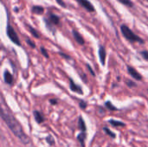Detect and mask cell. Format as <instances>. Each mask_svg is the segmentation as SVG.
<instances>
[{"label": "cell", "mask_w": 148, "mask_h": 147, "mask_svg": "<svg viewBox=\"0 0 148 147\" xmlns=\"http://www.w3.org/2000/svg\"><path fill=\"white\" fill-rule=\"evenodd\" d=\"M1 118L5 122L7 126L10 128L11 133L23 144L28 145L29 143V139L28 135L23 131L22 125L19 121L12 115V113L7 110H5L3 107H1Z\"/></svg>", "instance_id": "obj_1"}, {"label": "cell", "mask_w": 148, "mask_h": 147, "mask_svg": "<svg viewBox=\"0 0 148 147\" xmlns=\"http://www.w3.org/2000/svg\"><path fill=\"white\" fill-rule=\"evenodd\" d=\"M121 31L123 35V36L129 41L130 42H140L141 44L144 43V40L142 38H140V36H138L126 24H122L121 26Z\"/></svg>", "instance_id": "obj_2"}, {"label": "cell", "mask_w": 148, "mask_h": 147, "mask_svg": "<svg viewBox=\"0 0 148 147\" xmlns=\"http://www.w3.org/2000/svg\"><path fill=\"white\" fill-rule=\"evenodd\" d=\"M6 33H7V36L9 37V39L16 45L17 46H21V42H20V39L16 34V32L15 31L14 28L10 24L8 23L7 24V28H6Z\"/></svg>", "instance_id": "obj_3"}, {"label": "cell", "mask_w": 148, "mask_h": 147, "mask_svg": "<svg viewBox=\"0 0 148 147\" xmlns=\"http://www.w3.org/2000/svg\"><path fill=\"white\" fill-rule=\"evenodd\" d=\"M76 1H77V3H78L82 7H83L84 9H86L88 11H89V12H94V11L95 10L94 5H93L88 0H76Z\"/></svg>", "instance_id": "obj_4"}, {"label": "cell", "mask_w": 148, "mask_h": 147, "mask_svg": "<svg viewBox=\"0 0 148 147\" xmlns=\"http://www.w3.org/2000/svg\"><path fill=\"white\" fill-rule=\"evenodd\" d=\"M98 55H99V59H100L101 65L104 66L106 64V57H107V52H106V49L104 46H102V45L99 46Z\"/></svg>", "instance_id": "obj_5"}, {"label": "cell", "mask_w": 148, "mask_h": 147, "mask_svg": "<svg viewBox=\"0 0 148 147\" xmlns=\"http://www.w3.org/2000/svg\"><path fill=\"white\" fill-rule=\"evenodd\" d=\"M127 71H128V74L135 80L137 81H141L142 80V75L132 66H127Z\"/></svg>", "instance_id": "obj_6"}, {"label": "cell", "mask_w": 148, "mask_h": 147, "mask_svg": "<svg viewBox=\"0 0 148 147\" xmlns=\"http://www.w3.org/2000/svg\"><path fill=\"white\" fill-rule=\"evenodd\" d=\"M69 88L72 92H75V93H77L79 94H83V91H82V87H80L79 85L75 84V81L69 78Z\"/></svg>", "instance_id": "obj_7"}, {"label": "cell", "mask_w": 148, "mask_h": 147, "mask_svg": "<svg viewBox=\"0 0 148 147\" xmlns=\"http://www.w3.org/2000/svg\"><path fill=\"white\" fill-rule=\"evenodd\" d=\"M72 33H73V36H74L75 40L76 41V42H77L78 44H80V45H84V44H85V40H84V38L82 37V36L77 30L74 29V30L72 31Z\"/></svg>", "instance_id": "obj_8"}, {"label": "cell", "mask_w": 148, "mask_h": 147, "mask_svg": "<svg viewBox=\"0 0 148 147\" xmlns=\"http://www.w3.org/2000/svg\"><path fill=\"white\" fill-rule=\"evenodd\" d=\"M33 115H34V118H35V120L36 121V123L42 124V122H44L45 119H44V117H43V115H42V113L41 112H39L37 110H35L33 112Z\"/></svg>", "instance_id": "obj_9"}, {"label": "cell", "mask_w": 148, "mask_h": 147, "mask_svg": "<svg viewBox=\"0 0 148 147\" xmlns=\"http://www.w3.org/2000/svg\"><path fill=\"white\" fill-rule=\"evenodd\" d=\"M3 79H4V82L8 85H12L13 83V76L8 71L5 70L3 73Z\"/></svg>", "instance_id": "obj_10"}, {"label": "cell", "mask_w": 148, "mask_h": 147, "mask_svg": "<svg viewBox=\"0 0 148 147\" xmlns=\"http://www.w3.org/2000/svg\"><path fill=\"white\" fill-rule=\"evenodd\" d=\"M49 21L53 25H56V24H59V23H60V17L53 13H49Z\"/></svg>", "instance_id": "obj_11"}, {"label": "cell", "mask_w": 148, "mask_h": 147, "mask_svg": "<svg viewBox=\"0 0 148 147\" xmlns=\"http://www.w3.org/2000/svg\"><path fill=\"white\" fill-rule=\"evenodd\" d=\"M87 139V133L86 132H82L81 133L78 134L77 136V140L81 143L82 147H85V140Z\"/></svg>", "instance_id": "obj_12"}, {"label": "cell", "mask_w": 148, "mask_h": 147, "mask_svg": "<svg viewBox=\"0 0 148 147\" xmlns=\"http://www.w3.org/2000/svg\"><path fill=\"white\" fill-rule=\"evenodd\" d=\"M32 12L36 15H42L44 12V8L41 5H34L32 7Z\"/></svg>", "instance_id": "obj_13"}, {"label": "cell", "mask_w": 148, "mask_h": 147, "mask_svg": "<svg viewBox=\"0 0 148 147\" xmlns=\"http://www.w3.org/2000/svg\"><path fill=\"white\" fill-rule=\"evenodd\" d=\"M78 126H79V129L82 131V132H86L87 131V126H86V123L83 120V118L82 116L79 117V122H78Z\"/></svg>", "instance_id": "obj_14"}, {"label": "cell", "mask_w": 148, "mask_h": 147, "mask_svg": "<svg viewBox=\"0 0 148 147\" xmlns=\"http://www.w3.org/2000/svg\"><path fill=\"white\" fill-rule=\"evenodd\" d=\"M28 29H29V31L30 32V34L34 36V37H36V38H40V35H39V33H38V31L35 29V28H33L31 25H29V24H28Z\"/></svg>", "instance_id": "obj_15"}, {"label": "cell", "mask_w": 148, "mask_h": 147, "mask_svg": "<svg viewBox=\"0 0 148 147\" xmlns=\"http://www.w3.org/2000/svg\"><path fill=\"white\" fill-rule=\"evenodd\" d=\"M108 123H109L110 125H112L113 126H114V127L125 126H126L125 123H123V122H121V121H120V120H108Z\"/></svg>", "instance_id": "obj_16"}, {"label": "cell", "mask_w": 148, "mask_h": 147, "mask_svg": "<svg viewBox=\"0 0 148 147\" xmlns=\"http://www.w3.org/2000/svg\"><path fill=\"white\" fill-rule=\"evenodd\" d=\"M103 131L106 134H108L109 137H111L112 139H115L116 138V134L114 133H113L110 129H108V127H103Z\"/></svg>", "instance_id": "obj_17"}, {"label": "cell", "mask_w": 148, "mask_h": 147, "mask_svg": "<svg viewBox=\"0 0 148 147\" xmlns=\"http://www.w3.org/2000/svg\"><path fill=\"white\" fill-rule=\"evenodd\" d=\"M118 2H120L121 3L129 7V8H132L134 6V3L131 1V0H117Z\"/></svg>", "instance_id": "obj_18"}, {"label": "cell", "mask_w": 148, "mask_h": 147, "mask_svg": "<svg viewBox=\"0 0 148 147\" xmlns=\"http://www.w3.org/2000/svg\"><path fill=\"white\" fill-rule=\"evenodd\" d=\"M105 106H106V107H107L108 109H109V110H111V111H117V110H118V108H117L116 107H114L111 101H107V102L105 103Z\"/></svg>", "instance_id": "obj_19"}, {"label": "cell", "mask_w": 148, "mask_h": 147, "mask_svg": "<svg viewBox=\"0 0 148 147\" xmlns=\"http://www.w3.org/2000/svg\"><path fill=\"white\" fill-rule=\"evenodd\" d=\"M46 141L48 142V144H49V146H54V145H55V139H54V138H53V136H52V135H49V136H47V138H46Z\"/></svg>", "instance_id": "obj_20"}, {"label": "cell", "mask_w": 148, "mask_h": 147, "mask_svg": "<svg viewBox=\"0 0 148 147\" xmlns=\"http://www.w3.org/2000/svg\"><path fill=\"white\" fill-rule=\"evenodd\" d=\"M40 51H41L42 55L45 58H49V54H48V52H47V50L45 49L44 47H41V48H40Z\"/></svg>", "instance_id": "obj_21"}, {"label": "cell", "mask_w": 148, "mask_h": 147, "mask_svg": "<svg viewBox=\"0 0 148 147\" xmlns=\"http://www.w3.org/2000/svg\"><path fill=\"white\" fill-rule=\"evenodd\" d=\"M126 83H127V85L128 88H134V87H137V84H136L135 82L130 81V80H127V81H126Z\"/></svg>", "instance_id": "obj_22"}, {"label": "cell", "mask_w": 148, "mask_h": 147, "mask_svg": "<svg viewBox=\"0 0 148 147\" xmlns=\"http://www.w3.org/2000/svg\"><path fill=\"white\" fill-rule=\"evenodd\" d=\"M79 107H80V108H81V109L84 110V109H86V108H87V107H88V103H87L86 101H80V103H79Z\"/></svg>", "instance_id": "obj_23"}, {"label": "cell", "mask_w": 148, "mask_h": 147, "mask_svg": "<svg viewBox=\"0 0 148 147\" xmlns=\"http://www.w3.org/2000/svg\"><path fill=\"white\" fill-rule=\"evenodd\" d=\"M140 55L141 56L143 57V59H145L146 61L148 62V51L147 50H143V51H140Z\"/></svg>", "instance_id": "obj_24"}, {"label": "cell", "mask_w": 148, "mask_h": 147, "mask_svg": "<svg viewBox=\"0 0 148 147\" xmlns=\"http://www.w3.org/2000/svg\"><path fill=\"white\" fill-rule=\"evenodd\" d=\"M26 42H27V43H28V44L29 45V47H30V48H32V49H35V48L36 47V43H35V42H34L33 41H31L30 39H29V38H28V39L26 40Z\"/></svg>", "instance_id": "obj_25"}, {"label": "cell", "mask_w": 148, "mask_h": 147, "mask_svg": "<svg viewBox=\"0 0 148 147\" xmlns=\"http://www.w3.org/2000/svg\"><path fill=\"white\" fill-rule=\"evenodd\" d=\"M59 55H60L62 58H64V59H66V60H70V59H71V57H70L69 55H66V54H64V53L59 52Z\"/></svg>", "instance_id": "obj_26"}, {"label": "cell", "mask_w": 148, "mask_h": 147, "mask_svg": "<svg viewBox=\"0 0 148 147\" xmlns=\"http://www.w3.org/2000/svg\"><path fill=\"white\" fill-rule=\"evenodd\" d=\"M86 67L88 68V71L91 73V75H93V76H95V73L94 72V70H93V68H92V67L89 65V64H86Z\"/></svg>", "instance_id": "obj_27"}, {"label": "cell", "mask_w": 148, "mask_h": 147, "mask_svg": "<svg viewBox=\"0 0 148 147\" xmlns=\"http://www.w3.org/2000/svg\"><path fill=\"white\" fill-rule=\"evenodd\" d=\"M56 3H57L59 5H61L62 7H63V8H66V7H67L66 3L63 2V0H56Z\"/></svg>", "instance_id": "obj_28"}, {"label": "cell", "mask_w": 148, "mask_h": 147, "mask_svg": "<svg viewBox=\"0 0 148 147\" xmlns=\"http://www.w3.org/2000/svg\"><path fill=\"white\" fill-rule=\"evenodd\" d=\"M49 102H50L51 105H56V104L58 103L57 100H56V99H51V100H49Z\"/></svg>", "instance_id": "obj_29"}, {"label": "cell", "mask_w": 148, "mask_h": 147, "mask_svg": "<svg viewBox=\"0 0 148 147\" xmlns=\"http://www.w3.org/2000/svg\"><path fill=\"white\" fill-rule=\"evenodd\" d=\"M81 78H82V81H84V82H87V81H88V80H87V76H86V75H85V74L81 75Z\"/></svg>", "instance_id": "obj_30"}]
</instances>
